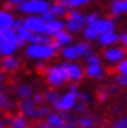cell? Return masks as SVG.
<instances>
[{"instance_id": "6da1fadb", "label": "cell", "mask_w": 127, "mask_h": 128, "mask_svg": "<svg viewBox=\"0 0 127 128\" xmlns=\"http://www.w3.org/2000/svg\"><path fill=\"white\" fill-rule=\"evenodd\" d=\"M59 50H56L51 43H27L24 46V57L32 61H50L54 60Z\"/></svg>"}, {"instance_id": "7a4b0ae2", "label": "cell", "mask_w": 127, "mask_h": 128, "mask_svg": "<svg viewBox=\"0 0 127 128\" xmlns=\"http://www.w3.org/2000/svg\"><path fill=\"white\" fill-rule=\"evenodd\" d=\"M93 51H94V48H93L90 41L80 40L76 41V43H72L69 46L61 47L60 48V57L64 61H79Z\"/></svg>"}, {"instance_id": "3957f363", "label": "cell", "mask_w": 127, "mask_h": 128, "mask_svg": "<svg viewBox=\"0 0 127 128\" xmlns=\"http://www.w3.org/2000/svg\"><path fill=\"white\" fill-rule=\"evenodd\" d=\"M43 74H44L47 86L51 88H57L59 90V88L64 87L67 82H70L67 70L63 66V63H56V64H51V66H46Z\"/></svg>"}, {"instance_id": "277c9868", "label": "cell", "mask_w": 127, "mask_h": 128, "mask_svg": "<svg viewBox=\"0 0 127 128\" xmlns=\"http://www.w3.org/2000/svg\"><path fill=\"white\" fill-rule=\"evenodd\" d=\"M50 4L49 0H24L16 6V12L24 16H41L50 10Z\"/></svg>"}, {"instance_id": "5b68a950", "label": "cell", "mask_w": 127, "mask_h": 128, "mask_svg": "<svg viewBox=\"0 0 127 128\" xmlns=\"http://www.w3.org/2000/svg\"><path fill=\"white\" fill-rule=\"evenodd\" d=\"M66 30L70 32L72 34H79L82 33V30L86 27V14L83 13L80 9H73L70 7V10L66 14Z\"/></svg>"}, {"instance_id": "8992f818", "label": "cell", "mask_w": 127, "mask_h": 128, "mask_svg": "<svg viewBox=\"0 0 127 128\" xmlns=\"http://www.w3.org/2000/svg\"><path fill=\"white\" fill-rule=\"evenodd\" d=\"M127 57V50L126 47H123L121 44H114V46L110 47H104L103 51H101V58L106 64H109L111 67L117 66L123 58Z\"/></svg>"}, {"instance_id": "52a82bcc", "label": "cell", "mask_w": 127, "mask_h": 128, "mask_svg": "<svg viewBox=\"0 0 127 128\" xmlns=\"http://www.w3.org/2000/svg\"><path fill=\"white\" fill-rule=\"evenodd\" d=\"M76 102H77V94H74L72 91H64L60 96L59 101L51 108L56 111H60V112H72Z\"/></svg>"}, {"instance_id": "ba28073f", "label": "cell", "mask_w": 127, "mask_h": 128, "mask_svg": "<svg viewBox=\"0 0 127 128\" xmlns=\"http://www.w3.org/2000/svg\"><path fill=\"white\" fill-rule=\"evenodd\" d=\"M63 66L66 67L67 70V74H69V80L70 82H82L86 77V73H84V67H83L80 63L77 61H61Z\"/></svg>"}, {"instance_id": "9c48e42d", "label": "cell", "mask_w": 127, "mask_h": 128, "mask_svg": "<svg viewBox=\"0 0 127 128\" xmlns=\"http://www.w3.org/2000/svg\"><path fill=\"white\" fill-rule=\"evenodd\" d=\"M23 24L30 32L44 34L46 22L41 18V16H26V17H23Z\"/></svg>"}, {"instance_id": "30bf717a", "label": "cell", "mask_w": 127, "mask_h": 128, "mask_svg": "<svg viewBox=\"0 0 127 128\" xmlns=\"http://www.w3.org/2000/svg\"><path fill=\"white\" fill-rule=\"evenodd\" d=\"M84 73H86V77L91 78V80H96V81H99V82L104 81V78H106V70L101 63L86 64Z\"/></svg>"}, {"instance_id": "8fae6325", "label": "cell", "mask_w": 127, "mask_h": 128, "mask_svg": "<svg viewBox=\"0 0 127 128\" xmlns=\"http://www.w3.org/2000/svg\"><path fill=\"white\" fill-rule=\"evenodd\" d=\"M22 67V60L19 58L16 54L0 57V68L5 73H14Z\"/></svg>"}, {"instance_id": "7c38bea8", "label": "cell", "mask_w": 127, "mask_h": 128, "mask_svg": "<svg viewBox=\"0 0 127 128\" xmlns=\"http://www.w3.org/2000/svg\"><path fill=\"white\" fill-rule=\"evenodd\" d=\"M73 36H74V34H72L70 32H67L66 28H63L61 32H59L57 34L53 36L51 44H53V47H54L56 50L60 51L61 47L69 46V44H72V43H73Z\"/></svg>"}, {"instance_id": "4fadbf2b", "label": "cell", "mask_w": 127, "mask_h": 128, "mask_svg": "<svg viewBox=\"0 0 127 128\" xmlns=\"http://www.w3.org/2000/svg\"><path fill=\"white\" fill-rule=\"evenodd\" d=\"M37 105L34 102V100H33L32 97H29V98H24V100H20V102H19V111H20V114H23L24 117H27L29 120H33V117H34V112H36V108Z\"/></svg>"}, {"instance_id": "5bb4252c", "label": "cell", "mask_w": 127, "mask_h": 128, "mask_svg": "<svg viewBox=\"0 0 127 128\" xmlns=\"http://www.w3.org/2000/svg\"><path fill=\"white\" fill-rule=\"evenodd\" d=\"M116 22H117V18L114 17H106V16H100L99 20L93 23L96 28H97V32L101 34V33L104 32H111V30H116Z\"/></svg>"}, {"instance_id": "9a60e30c", "label": "cell", "mask_w": 127, "mask_h": 128, "mask_svg": "<svg viewBox=\"0 0 127 128\" xmlns=\"http://www.w3.org/2000/svg\"><path fill=\"white\" fill-rule=\"evenodd\" d=\"M118 43V33L116 30H111V32H104L101 33L97 38V44L100 47H110V46H114Z\"/></svg>"}, {"instance_id": "2e32d148", "label": "cell", "mask_w": 127, "mask_h": 128, "mask_svg": "<svg viewBox=\"0 0 127 128\" xmlns=\"http://www.w3.org/2000/svg\"><path fill=\"white\" fill-rule=\"evenodd\" d=\"M66 27V23H64L63 18L60 17H54L50 22H46V28H44V34L53 37L54 34H57L59 32H61L63 28Z\"/></svg>"}, {"instance_id": "e0dca14e", "label": "cell", "mask_w": 127, "mask_h": 128, "mask_svg": "<svg viewBox=\"0 0 127 128\" xmlns=\"http://www.w3.org/2000/svg\"><path fill=\"white\" fill-rule=\"evenodd\" d=\"M20 48L19 40H7V41H2L0 43V57H6V56H13L16 54Z\"/></svg>"}, {"instance_id": "ac0fdd59", "label": "cell", "mask_w": 127, "mask_h": 128, "mask_svg": "<svg viewBox=\"0 0 127 128\" xmlns=\"http://www.w3.org/2000/svg\"><path fill=\"white\" fill-rule=\"evenodd\" d=\"M69 10H70V6H69V2H66V0H56L54 3L50 4V12L53 13L54 17H66Z\"/></svg>"}, {"instance_id": "d6986e66", "label": "cell", "mask_w": 127, "mask_h": 128, "mask_svg": "<svg viewBox=\"0 0 127 128\" xmlns=\"http://www.w3.org/2000/svg\"><path fill=\"white\" fill-rule=\"evenodd\" d=\"M34 94V87L30 82H19L16 88H14V96L17 97L19 100H24L29 98Z\"/></svg>"}, {"instance_id": "ffe728a7", "label": "cell", "mask_w": 127, "mask_h": 128, "mask_svg": "<svg viewBox=\"0 0 127 128\" xmlns=\"http://www.w3.org/2000/svg\"><path fill=\"white\" fill-rule=\"evenodd\" d=\"M46 121H47L53 128H64L66 127V120H64L63 112L56 111V110L50 111L49 115L46 117Z\"/></svg>"}, {"instance_id": "44dd1931", "label": "cell", "mask_w": 127, "mask_h": 128, "mask_svg": "<svg viewBox=\"0 0 127 128\" xmlns=\"http://www.w3.org/2000/svg\"><path fill=\"white\" fill-rule=\"evenodd\" d=\"M110 14L114 18H118L121 16H124V14H127V0L111 2V4H110Z\"/></svg>"}, {"instance_id": "7402d4cb", "label": "cell", "mask_w": 127, "mask_h": 128, "mask_svg": "<svg viewBox=\"0 0 127 128\" xmlns=\"http://www.w3.org/2000/svg\"><path fill=\"white\" fill-rule=\"evenodd\" d=\"M9 128H30L29 118L23 114H14L9 117Z\"/></svg>"}, {"instance_id": "603a6c76", "label": "cell", "mask_w": 127, "mask_h": 128, "mask_svg": "<svg viewBox=\"0 0 127 128\" xmlns=\"http://www.w3.org/2000/svg\"><path fill=\"white\" fill-rule=\"evenodd\" d=\"M14 20H16V16L13 14V12H12V10L0 9V28L13 27Z\"/></svg>"}, {"instance_id": "cb8c5ba5", "label": "cell", "mask_w": 127, "mask_h": 128, "mask_svg": "<svg viewBox=\"0 0 127 128\" xmlns=\"http://www.w3.org/2000/svg\"><path fill=\"white\" fill-rule=\"evenodd\" d=\"M16 30V36H17V40H19V44L20 47H24L27 43H30V38L33 36V32H30L29 28L24 27V24L20 26V27L14 28Z\"/></svg>"}, {"instance_id": "d4e9b609", "label": "cell", "mask_w": 127, "mask_h": 128, "mask_svg": "<svg viewBox=\"0 0 127 128\" xmlns=\"http://www.w3.org/2000/svg\"><path fill=\"white\" fill-rule=\"evenodd\" d=\"M14 107H16V102L10 98L9 94L5 90H2V87H0V111L7 112V111H12Z\"/></svg>"}, {"instance_id": "484cf974", "label": "cell", "mask_w": 127, "mask_h": 128, "mask_svg": "<svg viewBox=\"0 0 127 128\" xmlns=\"http://www.w3.org/2000/svg\"><path fill=\"white\" fill-rule=\"evenodd\" d=\"M99 36H100V33L97 32V28H96L93 24H86V27L82 30L83 40L90 41V43H94V41H97Z\"/></svg>"}, {"instance_id": "4316f807", "label": "cell", "mask_w": 127, "mask_h": 128, "mask_svg": "<svg viewBox=\"0 0 127 128\" xmlns=\"http://www.w3.org/2000/svg\"><path fill=\"white\" fill-rule=\"evenodd\" d=\"M60 96H61V92L57 90V88H51L50 87L49 90H46L43 91V97H44V104L50 105V107H53V105L59 101Z\"/></svg>"}, {"instance_id": "83f0119b", "label": "cell", "mask_w": 127, "mask_h": 128, "mask_svg": "<svg viewBox=\"0 0 127 128\" xmlns=\"http://www.w3.org/2000/svg\"><path fill=\"white\" fill-rule=\"evenodd\" d=\"M76 122H77L79 128H96V125H97V121H96L94 117L87 114L80 115L79 118H76Z\"/></svg>"}, {"instance_id": "f1b7e54d", "label": "cell", "mask_w": 127, "mask_h": 128, "mask_svg": "<svg viewBox=\"0 0 127 128\" xmlns=\"http://www.w3.org/2000/svg\"><path fill=\"white\" fill-rule=\"evenodd\" d=\"M51 40H53V37L47 36V34H39V33H33L32 38H30V43H43V44H46V43H51Z\"/></svg>"}, {"instance_id": "f546056e", "label": "cell", "mask_w": 127, "mask_h": 128, "mask_svg": "<svg viewBox=\"0 0 127 128\" xmlns=\"http://www.w3.org/2000/svg\"><path fill=\"white\" fill-rule=\"evenodd\" d=\"M111 96L109 91V87H100L97 90V101L99 102H106L109 100V97Z\"/></svg>"}, {"instance_id": "4dcf8cb0", "label": "cell", "mask_w": 127, "mask_h": 128, "mask_svg": "<svg viewBox=\"0 0 127 128\" xmlns=\"http://www.w3.org/2000/svg\"><path fill=\"white\" fill-rule=\"evenodd\" d=\"M83 60H84V63L86 64H96V63H101V61H103L101 54L96 53V51H93V53H90L89 56H86Z\"/></svg>"}, {"instance_id": "1f68e13d", "label": "cell", "mask_w": 127, "mask_h": 128, "mask_svg": "<svg viewBox=\"0 0 127 128\" xmlns=\"http://www.w3.org/2000/svg\"><path fill=\"white\" fill-rule=\"evenodd\" d=\"M73 111H74L76 114H79V115H84V114H87V111H89V105H87V102H83V101L77 100V102H76V105H74Z\"/></svg>"}, {"instance_id": "d6a6232c", "label": "cell", "mask_w": 127, "mask_h": 128, "mask_svg": "<svg viewBox=\"0 0 127 128\" xmlns=\"http://www.w3.org/2000/svg\"><path fill=\"white\" fill-rule=\"evenodd\" d=\"M111 127L113 128H127V114H123L117 120H114Z\"/></svg>"}, {"instance_id": "836d02e7", "label": "cell", "mask_w": 127, "mask_h": 128, "mask_svg": "<svg viewBox=\"0 0 127 128\" xmlns=\"http://www.w3.org/2000/svg\"><path fill=\"white\" fill-rule=\"evenodd\" d=\"M93 2H94V0H69V6L73 7V9H80V7L90 4Z\"/></svg>"}, {"instance_id": "e575fe53", "label": "cell", "mask_w": 127, "mask_h": 128, "mask_svg": "<svg viewBox=\"0 0 127 128\" xmlns=\"http://www.w3.org/2000/svg\"><path fill=\"white\" fill-rule=\"evenodd\" d=\"M114 71L116 74H127V57L123 58L117 66H114Z\"/></svg>"}, {"instance_id": "d590c367", "label": "cell", "mask_w": 127, "mask_h": 128, "mask_svg": "<svg viewBox=\"0 0 127 128\" xmlns=\"http://www.w3.org/2000/svg\"><path fill=\"white\" fill-rule=\"evenodd\" d=\"M114 82L118 84L121 88L127 90V74H116L114 76Z\"/></svg>"}, {"instance_id": "8d00e7d4", "label": "cell", "mask_w": 127, "mask_h": 128, "mask_svg": "<svg viewBox=\"0 0 127 128\" xmlns=\"http://www.w3.org/2000/svg\"><path fill=\"white\" fill-rule=\"evenodd\" d=\"M100 16H101V14H100L99 12H90V13H87V14H86V22H87V24L96 23V22L99 20Z\"/></svg>"}, {"instance_id": "74e56055", "label": "cell", "mask_w": 127, "mask_h": 128, "mask_svg": "<svg viewBox=\"0 0 127 128\" xmlns=\"http://www.w3.org/2000/svg\"><path fill=\"white\" fill-rule=\"evenodd\" d=\"M77 100L89 104V102L91 101V94H90L89 91H82V90H80V92L77 94Z\"/></svg>"}, {"instance_id": "f35d334b", "label": "cell", "mask_w": 127, "mask_h": 128, "mask_svg": "<svg viewBox=\"0 0 127 128\" xmlns=\"http://www.w3.org/2000/svg\"><path fill=\"white\" fill-rule=\"evenodd\" d=\"M32 98L34 100V102H36V104H43V102H44L43 92H40V91H34V94L32 96Z\"/></svg>"}, {"instance_id": "ab89813d", "label": "cell", "mask_w": 127, "mask_h": 128, "mask_svg": "<svg viewBox=\"0 0 127 128\" xmlns=\"http://www.w3.org/2000/svg\"><path fill=\"white\" fill-rule=\"evenodd\" d=\"M118 43H120L123 47H126L127 48V30L126 32L118 33Z\"/></svg>"}, {"instance_id": "60d3db41", "label": "cell", "mask_w": 127, "mask_h": 128, "mask_svg": "<svg viewBox=\"0 0 127 128\" xmlns=\"http://www.w3.org/2000/svg\"><path fill=\"white\" fill-rule=\"evenodd\" d=\"M67 91H72L74 94H79L80 92V88H79L77 82H67Z\"/></svg>"}, {"instance_id": "b9f144b4", "label": "cell", "mask_w": 127, "mask_h": 128, "mask_svg": "<svg viewBox=\"0 0 127 128\" xmlns=\"http://www.w3.org/2000/svg\"><path fill=\"white\" fill-rule=\"evenodd\" d=\"M0 128H9V117L0 115Z\"/></svg>"}, {"instance_id": "7bdbcfd3", "label": "cell", "mask_w": 127, "mask_h": 128, "mask_svg": "<svg viewBox=\"0 0 127 128\" xmlns=\"http://www.w3.org/2000/svg\"><path fill=\"white\" fill-rule=\"evenodd\" d=\"M41 18H43L44 22H50V20L54 18V16H53V13H51L50 10H47V12H44V13L41 14Z\"/></svg>"}, {"instance_id": "ee69618b", "label": "cell", "mask_w": 127, "mask_h": 128, "mask_svg": "<svg viewBox=\"0 0 127 128\" xmlns=\"http://www.w3.org/2000/svg\"><path fill=\"white\" fill-rule=\"evenodd\" d=\"M120 86L118 84H116V82H113L111 86H109V91H110V94H117L118 91H120Z\"/></svg>"}, {"instance_id": "f6af8a7d", "label": "cell", "mask_w": 127, "mask_h": 128, "mask_svg": "<svg viewBox=\"0 0 127 128\" xmlns=\"http://www.w3.org/2000/svg\"><path fill=\"white\" fill-rule=\"evenodd\" d=\"M36 128H53V127H51V125L46 121V120H41V121H37Z\"/></svg>"}, {"instance_id": "bcb514c9", "label": "cell", "mask_w": 127, "mask_h": 128, "mask_svg": "<svg viewBox=\"0 0 127 128\" xmlns=\"http://www.w3.org/2000/svg\"><path fill=\"white\" fill-rule=\"evenodd\" d=\"M64 128H79L77 127V122H76V118L66 121V127H64Z\"/></svg>"}, {"instance_id": "7dc6e473", "label": "cell", "mask_w": 127, "mask_h": 128, "mask_svg": "<svg viewBox=\"0 0 127 128\" xmlns=\"http://www.w3.org/2000/svg\"><path fill=\"white\" fill-rule=\"evenodd\" d=\"M20 26H23V17H16L13 27H14V28H17V27H20Z\"/></svg>"}, {"instance_id": "c3c4849f", "label": "cell", "mask_w": 127, "mask_h": 128, "mask_svg": "<svg viewBox=\"0 0 127 128\" xmlns=\"http://www.w3.org/2000/svg\"><path fill=\"white\" fill-rule=\"evenodd\" d=\"M6 2H7V3H10L12 6H14V7H16V6L20 4L22 2H24V0H6Z\"/></svg>"}, {"instance_id": "681fc988", "label": "cell", "mask_w": 127, "mask_h": 128, "mask_svg": "<svg viewBox=\"0 0 127 128\" xmlns=\"http://www.w3.org/2000/svg\"><path fill=\"white\" fill-rule=\"evenodd\" d=\"M3 81H5V71H3V70L0 68V87H2Z\"/></svg>"}, {"instance_id": "f907efd6", "label": "cell", "mask_w": 127, "mask_h": 128, "mask_svg": "<svg viewBox=\"0 0 127 128\" xmlns=\"http://www.w3.org/2000/svg\"><path fill=\"white\" fill-rule=\"evenodd\" d=\"M109 2H116V0H109Z\"/></svg>"}, {"instance_id": "816d5d0a", "label": "cell", "mask_w": 127, "mask_h": 128, "mask_svg": "<svg viewBox=\"0 0 127 128\" xmlns=\"http://www.w3.org/2000/svg\"><path fill=\"white\" fill-rule=\"evenodd\" d=\"M109 128H113V127H111V125H110V127H109Z\"/></svg>"}, {"instance_id": "f5cc1de1", "label": "cell", "mask_w": 127, "mask_h": 128, "mask_svg": "<svg viewBox=\"0 0 127 128\" xmlns=\"http://www.w3.org/2000/svg\"><path fill=\"white\" fill-rule=\"evenodd\" d=\"M66 2H69V0H66Z\"/></svg>"}]
</instances>
